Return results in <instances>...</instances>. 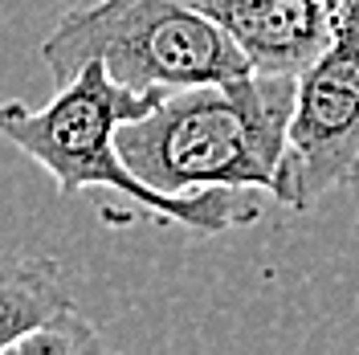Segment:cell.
<instances>
[{"label":"cell","instance_id":"ba28073f","mask_svg":"<svg viewBox=\"0 0 359 355\" xmlns=\"http://www.w3.org/2000/svg\"><path fill=\"white\" fill-rule=\"evenodd\" d=\"M245 4H253V0H217V21L224 25L233 13H237V8H245Z\"/></svg>","mask_w":359,"mask_h":355},{"label":"cell","instance_id":"5b68a950","mask_svg":"<svg viewBox=\"0 0 359 355\" xmlns=\"http://www.w3.org/2000/svg\"><path fill=\"white\" fill-rule=\"evenodd\" d=\"M224 29L257 74L290 78H302L335 41V17L323 0H253Z\"/></svg>","mask_w":359,"mask_h":355},{"label":"cell","instance_id":"8992f818","mask_svg":"<svg viewBox=\"0 0 359 355\" xmlns=\"http://www.w3.org/2000/svg\"><path fill=\"white\" fill-rule=\"evenodd\" d=\"M78 307L66 286V274L53 257L41 253H0V355L33 327L49 323L53 314Z\"/></svg>","mask_w":359,"mask_h":355},{"label":"cell","instance_id":"7a4b0ae2","mask_svg":"<svg viewBox=\"0 0 359 355\" xmlns=\"http://www.w3.org/2000/svg\"><path fill=\"white\" fill-rule=\"evenodd\" d=\"M298 78L241 74L229 82L168 90L156 111L118 131V152L159 192L278 188L290 143Z\"/></svg>","mask_w":359,"mask_h":355},{"label":"cell","instance_id":"3957f363","mask_svg":"<svg viewBox=\"0 0 359 355\" xmlns=\"http://www.w3.org/2000/svg\"><path fill=\"white\" fill-rule=\"evenodd\" d=\"M53 86L102 62L131 90H184L253 74L241 45L217 21V0H94L62 13L41 41Z\"/></svg>","mask_w":359,"mask_h":355},{"label":"cell","instance_id":"6da1fadb","mask_svg":"<svg viewBox=\"0 0 359 355\" xmlns=\"http://www.w3.org/2000/svg\"><path fill=\"white\" fill-rule=\"evenodd\" d=\"M168 90H131L102 62H86L69 82L57 86L49 107H29L21 98L0 102V139L45 168L62 196H82L86 188H107L131 208L151 213L163 225L192 233H224L262 217L257 188H201V192H159L118 152V131L156 111Z\"/></svg>","mask_w":359,"mask_h":355},{"label":"cell","instance_id":"277c9868","mask_svg":"<svg viewBox=\"0 0 359 355\" xmlns=\"http://www.w3.org/2000/svg\"><path fill=\"white\" fill-rule=\"evenodd\" d=\"M359 180V4L335 21L331 49L298 78L290 143L273 200L311 213Z\"/></svg>","mask_w":359,"mask_h":355},{"label":"cell","instance_id":"52a82bcc","mask_svg":"<svg viewBox=\"0 0 359 355\" xmlns=\"http://www.w3.org/2000/svg\"><path fill=\"white\" fill-rule=\"evenodd\" d=\"M98 343H102L98 327L78 307H69V311L53 314L49 323L33 327L29 335H21L8 355H74V351H94Z\"/></svg>","mask_w":359,"mask_h":355},{"label":"cell","instance_id":"9c48e42d","mask_svg":"<svg viewBox=\"0 0 359 355\" xmlns=\"http://www.w3.org/2000/svg\"><path fill=\"white\" fill-rule=\"evenodd\" d=\"M323 4H327V8H331V17H335V21H339V17H343V13H347V8H355L359 0H323Z\"/></svg>","mask_w":359,"mask_h":355}]
</instances>
